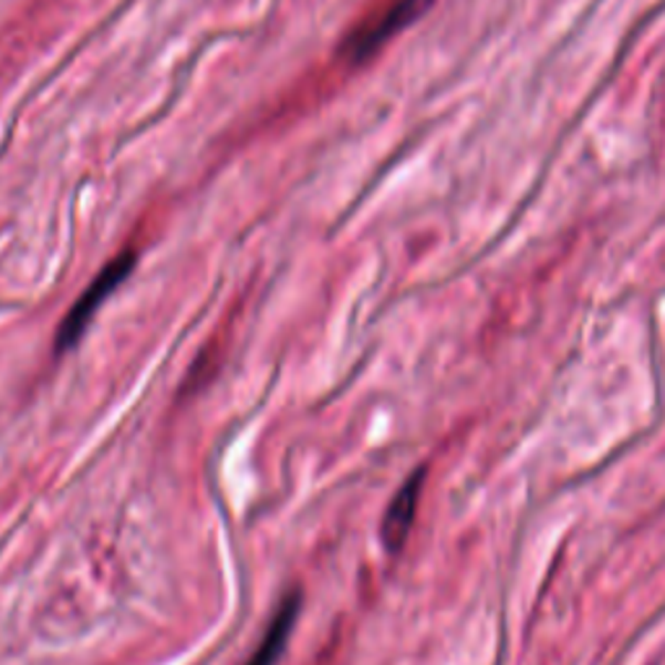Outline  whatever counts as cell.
<instances>
[{
    "instance_id": "obj_1",
    "label": "cell",
    "mask_w": 665,
    "mask_h": 665,
    "mask_svg": "<svg viewBox=\"0 0 665 665\" xmlns=\"http://www.w3.org/2000/svg\"><path fill=\"white\" fill-rule=\"evenodd\" d=\"M435 0H387L383 9H377L370 19H364L354 32L346 37L343 44V58L349 63H364L375 52L385 48L395 34L414 24L432 9Z\"/></svg>"
},
{
    "instance_id": "obj_2",
    "label": "cell",
    "mask_w": 665,
    "mask_h": 665,
    "mask_svg": "<svg viewBox=\"0 0 665 665\" xmlns=\"http://www.w3.org/2000/svg\"><path fill=\"white\" fill-rule=\"evenodd\" d=\"M133 266H136V256H133V252H123V256L110 260V263L102 268L100 276H96V279L89 283V289L79 297V302L73 304L69 315H65L63 323H60L58 335H55L58 351L76 346L79 339L84 335V331L89 328V323L94 320L96 310L102 308L104 299H107L112 291L120 287V283L128 279Z\"/></svg>"
},
{
    "instance_id": "obj_3",
    "label": "cell",
    "mask_w": 665,
    "mask_h": 665,
    "mask_svg": "<svg viewBox=\"0 0 665 665\" xmlns=\"http://www.w3.org/2000/svg\"><path fill=\"white\" fill-rule=\"evenodd\" d=\"M422 484H424V470H418V474H414L406 484H403L391 507H387L383 518V541L391 551H398L403 543H406L411 526H414V518H416L418 497H422Z\"/></svg>"
},
{
    "instance_id": "obj_4",
    "label": "cell",
    "mask_w": 665,
    "mask_h": 665,
    "mask_svg": "<svg viewBox=\"0 0 665 665\" xmlns=\"http://www.w3.org/2000/svg\"><path fill=\"white\" fill-rule=\"evenodd\" d=\"M299 603H302V598L299 593H291L283 598V603L276 611L271 626H268L263 642H260L256 653L250 655V661L245 665H276L279 663V657L283 653V647H287L289 634L294 630V622L299 616Z\"/></svg>"
}]
</instances>
